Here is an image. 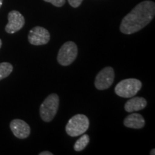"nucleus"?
<instances>
[{
    "label": "nucleus",
    "instance_id": "f257e3e1",
    "mask_svg": "<svg viewBox=\"0 0 155 155\" xmlns=\"http://www.w3.org/2000/svg\"><path fill=\"white\" fill-rule=\"evenodd\" d=\"M155 4L152 1L139 3L122 19L120 31L126 35L139 32L150 24L154 17Z\"/></svg>",
    "mask_w": 155,
    "mask_h": 155
},
{
    "label": "nucleus",
    "instance_id": "f03ea898",
    "mask_svg": "<svg viewBox=\"0 0 155 155\" xmlns=\"http://www.w3.org/2000/svg\"><path fill=\"white\" fill-rule=\"evenodd\" d=\"M89 119L84 114H76L69 119L65 131L70 137H75L82 135L89 128Z\"/></svg>",
    "mask_w": 155,
    "mask_h": 155
},
{
    "label": "nucleus",
    "instance_id": "7ed1b4c3",
    "mask_svg": "<svg viewBox=\"0 0 155 155\" xmlns=\"http://www.w3.org/2000/svg\"><path fill=\"white\" fill-rule=\"evenodd\" d=\"M59 96L56 94L48 96L40 107V117L45 122H50L57 114L59 108Z\"/></svg>",
    "mask_w": 155,
    "mask_h": 155
},
{
    "label": "nucleus",
    "instance_id": "20e7f679",
    "mask_svg": "<svg viewBox=\"0 0 155 155\" xmlns=\"http://www.w3.org/2000/svg\"><path fill=\"white\" fill-rule=\"evenodd\" d=\"M142 83L137 78L122 80L116 85L114 91L116 95L122 98H131L141 90Z\"/></svg>",
    "mask_w": 155,
    "mask_h": 155
},
{
    "label": "nucleus",
    "instance_id": "39448f33",
    "mask_svg": "<svg viewBox=\"0 0 155 155\" xmlns=\"http://www.w3.org/2000/svg\"><path fill=\"white\" fill-rule=\"evenodd\" d=\"M78 53V47L74 42H65L58 52L57 57L58 63L63 66H68L76 59Z\"/></svg>",
    "mask_w": 155,
    "mask_h": 155
},
{
    "label": "nucleus",
    "instance_id": "423d86ee",
    "mask_svg": "<svg viewBox=\"0 0 155 155\" xmlns=\"http://www.w3.org/2000/svg\"><path fill=\"white\" fill-rule=\"evenodd\" d=\"M115 73L111 67H106L98 73L95 79L94 85L98 90H106L111 86L114 81Z\"/></svg>",
    "mask_w": 155,
    "mask_h": 155
},
{
    "label": "nucleus",
    "instance_id": "0eeeda50",
    "mask_svg": "<svg viewBox=\"0 0 155 155\" xmlns=\"http://www.w3.org/2000/svg\"><path fill=\"white\" fill-rule=\"evenodd\" d=\"M50 40V35L48 30L40 26H36L30 31L28 34V41L33 45H43L48 43Z\"/></svg>",
    "mask_w": 155,
    "mask_h": 155
},
{
    "label": "nucleus",
    "instance_id": "6e6552de",
    "mask_svg": "<svg viewBox=\"0 0 155 155\" xmlns=\"http://www.w3.org/2000/svg\"><path fill=\"white\" fill-rule=\"evenodd\" d=\"M25 24V17L18 11L12 10L8 14V23L5 31L9 34H14L20 30Z\"/></svg>",
    "mask_w": 155,
    "mask_h": 155
},
{
    "label": "nucleus",
    "instance_id": "1a4fd4ad",
    "mask_svg": "<svg viewBox=\"0 0 155 155\" xmlns=\"http://www.w3.org/2000/svg\"><path fill=\"white\" fill-rule=\"evenodd\" d=\"M10 129L13 134L18 139H26L30 134V126L23 120H12L10 123Z\"/></svg>",
    "mask_w": 155,
    "mask_h": 155
},
{
    "label": "nucleus",
    "instance_id": "9d476101",
    "mask_svg": "<svg viewBox=\"0 0 155 155\" xmlns=\"http://www.w3.org/2000/svg\"><path fill=\"white\" fill-rule=\"evenodd\" d=\"M147 101L142 97H131V99L127 101L124 105V109L127 112L139 111L146 108Z\"/></svg>",
    "mask_w": 155,
    "mask_h": 155
},
{
    "label": "nucleus",
    "instance_id": "9b49d317",
    "mask_svg": "<svg viewBox=\"0 0 155 155\" xmlns=\"http://www.w3.org/2000/svg\"><path fill=\"white\" fill-rule=\"evenodd\" d=\"M124 124L125 127L131 129H140L145 125V120L141 114L134 113L129 114L124 120Z\"/></svg>",
    "mask_w": 155,
    "mask_h": 155
},
{
    "label": "nucleus",
    "instance_id": "f8f14e48",
    "mask_svg": "<svg viewBox=\"0 0 155 155\" xmlns=\"http://www.w3.org/2000/svg\"><path fill=\"white\" fill-rule=\"evenodd\" d=\"M90 141V137L88 134H82V136L75 141L74 144V150L76 152H81L84 150L89 144Z\"/></svg>",
    "mask_w": 155,
    "mask_h": 155
},
{
    "label": "nucleus",
    "instance_id": "ddd939ff",
    "mask_svg": "<svg viewBox=\"0 0 155 155\" xmlns=\"http://www.w3.org/2000/svg\"><path fill=\"white\" fill-rule=\"evenodd\" d=\"M13 71V66L11 63L5 62L0 63V81L8 77Z\"/></svg>",
    "mask_w": 155,
    "mask_h": 155
},
{
    "label": "nucleus",
    "instance_id": "4468645a",
    "mask_svg": "<svg viewBox=\"0 0 155 155\" xmlns=\"http://www.w3.org/2000/svg\"><path fill=\"white\" fill-rule=\"evenodd\" d=\"M43 1L51 3L52 5L57 7H63L65 3V0H43Z\"/></svg>",
    "mask_w": 155,
    "mask_h": 155
},
{
    "label": "nucleus",
    "instance_id": "2eb2a0df",
    "mask_svg": "<svg viewBox=\"0 0 155 155\" xmlns=\"http://www.w3.org/2000/svg\"><path fill=\"white\" fill-rule=\"evenodd\" d=\"M68 3L73 8H77L81 5L83 0H68Z\"/></svg>",
    "mask_w": 155,
    "mask_h": 155
},
{
    "label": "nucleus",
    "instance_id": "dca6fc26",
    "mask_svg": "<svg viewBox=\"0 0 155 155\" xmlns=\"http://www.w3.org/2000/svg\"><path fill=\"white\" fill-rule=\"evenodd\" d=\"M39 155H53V154L50 152H48V151H45V152H40V154H39Z\"/></svg>",
    "mask_w": 155,
    "mask_h": 155
},
{
    "label": "nucleus",
    "instance_id": "f3484780",
    "mask_svg": "<svg viewBox=\"0 0 155 155\" xmlns=\"http://www.w3.org/2000/svg\"><path fill=\"white\" fill-rule=\"evenodd\" d=\"M154 152H155V150H154V149H153V150H152V151H151V152H150V154H151V155H154V154H155Z\"/></svg>",
    "mask_w": 155,
    "mask_h": 155
},
{
    "label": "nucleus",
    "instance_id": "a211bd4d",
    "mask_svg": "<svg viewBox=\"0 0 155 155\" xmlns=\"http://www.w3.org/2000/svg\"><path fill=\"white\" fill-rule=\"evenodd\" d=\"M2 3H3V0H0V8H1L2 5Z\"/></svg>",
    "mask_w": 155,
    "mask_h": 155
},
{
    "label": "nucleus",
    "instance_id": "6ab92c4d",
    "mask_svg": "<svg viewBox=\"0 0 155 155\" xmlns=\"http://www.w3.org/2000/svg\"><path fill=\"white\" fill-rule=\"evenodd\" d=\"M2 42L1 39H0V48H1V47H2Z\"/></svg>",
    "mask_w": 155,
    "mask_h": 155
}]
</instances>
